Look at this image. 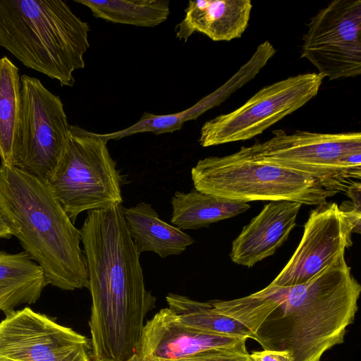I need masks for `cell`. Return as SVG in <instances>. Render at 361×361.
<instances>
[{"label": "cell", "instance_id": "obj_24", "mask_svg": "<svg viewBox=\"0 0 361 361\" xmlns=\"http://www.w3.org/2000/svg\"><path fill=\"white\" fill-rule=\"evenodd\" d=\"M13 236L12 231L8 226L4 214L0 209V238L9 239Z\"/></svg>", "mask_w": 361, "mask_h": 361}, {"label": "cell", "instance_id": "obj_9", "mask_svg": "<svg viewBox=\"0 0 361 361\" xmlns=\"http://www.w3.org/2000/svg\"><path fill=\"white\" fill-rule=\"evenodd\" d=\"M324 76L302 73L264 87L235 110L204 123L203 147L251 139L301 108L318 94Z\"/></svg>", "mask_w": 361, "mask_h": 361}, {"label": "cell", "instance_id": "obj_14", "mask_svg": "<svg viewBox=\"0 0 361 361\" xmlns=\"http://www.w3.org/2000/svg\"><path fill=\"white\" fill-rule=\"evenodd\" d=\"M301 205L286 200L270 202L264 205L233 241L231 260L251 267L274 255L295 226Z\"/></svg>", "mask_w": 361, "mask_h": 361}, {"label": "cell", "instance_id": "obj_25", "mask_svg": "<svg viewBox=\"0 0 361 361\" xmlns=\"http://www.w3.org/2000/svg\"><path fill=\"white\" fill-rule=\"evenodd\" d=\"M126 361H145L141 359L137 353L134 354L131 357H130Z\"/></svg>", "mask_w": 361, "mask_h": 361}, {"label": "cell", "instance_id": "obj_6", "mask_svg": "<svg viewBox=\"0 0 361 361\" xmlns=\"http://www.w3.org/2000/svg\"><path fill=\"white\" fill-rule=\"evenodd\" d=\"M74 224L83 212L121 205V176L102 135L71 125L65 154L49 182Z\"/></svg>", "mask_w": 361, "mask_h": 361}, {"label": "cell", "instance_id": "obj_12", "mask_svg": "<svg viewBox=\"0 0 361 361\" xmlns=\"http://www.w3.org/2000/svg\"><path fill=\"white\" fill-rule=\"evenodd\" d=\"M354 227L335 202L317 205L304 226L302 239L286 265L269 284L290 286L305 283L352 245Z\"/></svg>", "mask_w": 361, "mask_h": 361}, {"label": "cell", "instance_id": "obj_2", "mask_svg": "<svg viewBox=\"0 0 361 361\" xmlns=\"http://www.w3.org/2000/svg\"><path fill=\"white\" fill-rule=\"evenodd\" d=\"M123 210L121 204L87 212L80 230L92 298L93 361H126L137 353L145 319L156 306Z\"/></svg>", "mask_w": 361, "mask_h": 361}, {"label": "cell", "instance_id": "obj_4", "mask_svg": "<svg viewBox=\"0 0 361 361\" xmlns=\"http://www.w3.org/2000/svg\"><path fill=\"white\" fill-rule=\"evenodd\" d=\"M90 26L63 0H0V47L28 68L73 87Z\"/></svg>", "mask_w": 361, "mask_h": 361}, {"label": "cell", "instance_id": "obj_21", "mask_svg": "<svg viewBox=\"0 0 361 361\" xmlns=\"http://www.w3.org/2000/svg\"><path fill=\"white\" fill-rule=\"evenodd\" d=\"M170 308L185 324L203 331L222 336L252 338L251 332L238 322L220 314L210 302H202L186 296L169 293Z\"/></svg>", "mask_w": 361, "mask_h": 361}, {"label": "cell", "instance_id": "obj_26", "mask_svg": "<svg viewBox=\"0 0 361 361\" xmlns=\"http://www.w3.org/2000/svg\"><path fill=\"white\" fill-rule=\"evenodd\" d=\"M0 361H16L13 359L8 358L7 357H4L2 355H0Z\"/></svg>", "mask_w": 361, "mask_h": 361}, {"label": "cell", "instance_id": "obj_1", "mask_svg": "<svg viewBox=\"0 0 361 361\" xmlns=\"http://www.w3.org/2000/svg\"><path fill=\"white\" fill-rule=\"evenodd\" d=\"M360 293L343 250L305 283L269 285L243 298L209 302L245 326L264 350L288 351L292 361H320L326 351L343 343Z\"/></svg>", "mask_w": 361, "mask_h": 361}, {"label": "cell", "instance_id": "obj_23", "mask_svg": "<svg viewBox=\"0 0 361 361\" xmlns=\"http://www.w3.org/2000/svg\"><path fill=\"white\" fill-rule=\"evenodd\" d=\"M252 361H292L290 353L286 350H263L250 354Z\"/></svg>", "mask_w": 361, "mask_h": 361}, {"label": "cell", "instance_id": "obj_19", "mask_svg": "<svg viewBox=\"0 0 361 361\" xmlns=\"http://www.w3.org/2000/svg\"><path fill=\"white\" fill-rule=\"evenodd\" d=\"M20 119V76L6 56L0 58V158L15 166Z\"/></svg>", "mask_w": 361, "mask_h": 361}, {"label": "cell", "instance_id": "obj_15", "mask_svg": "<svg viewBox=\"0 0 361 361\" xmlns=\"http://www.w3.org/2000/svg\"><path fill=\"white\" fill-rule=\"evenodd\" d=\"M252 8L250 0L190 1L185 17L175 27L176 37L186 42L200 32L213 41L239 38L248 25Z\"/></svg>", "mask_w": 361, "mask_h": 361}, {"label": "cell", "instance_id": "obj_18", "mask_svg": "<svg viewBox=\"0 0 361 361\" xmlns=\"http://www.w3.org/2000/svg\"><path fill=\"white\" fill-rule=\"evenodd\" d=\"M171 223L181 230L199 229L242 214L250 208L247 202H236L200 192L177 191L171 198Z\"/></svg>", "mask_w": 361, "mask_h": 361}, {"label": "cell", "instance_id": "obj_7", "mask_svg": "<svg viewBox=\"0 0 361 361\" xmlns=\"http://www.w3.org/2000/svg\"><path fill=\"white\" fill-rule=\"evenodd\" d=\"M250 148L260 157L319 180L327 190L345 191L361 178V133L283 130Z\"/></svg>", "mask_w": 361, "mask_h": 361}, {"label": "cell", "instance_id": "obj_11", "mask_svg": "<svg viewBox=\"0 0 361 361\" xmlns=\"http://www.w3.org/2000/svg\"><path fill=\"white\" fill-rule=\"evenodd\" d=\"M87 338L29 307L0 322V355L16 361H92Z\"/></svg>", "mask_w": 361, "mask_h": 361}, {"label": "cell", "instance_id": "obj_16", "mask_svg": "<svg viewBox=\"0 0 361 361\" xmlns=\"http://www.w3.org/2000/svg\"><path fill=\"white\" fill-rule=\"evenodd\" d=\"M127 230L140 255L153 252L161 258L178 255L195 243L181 229L162 221L151 204L144 202L123 210Z\"/></svg>", "mask_w": 361, "mask_h": 361}, {"label": "cell", "instance_id": "obj_22", "mask_svg": "<svg viewBox=\"0 0 361 361\" xmlns=\"http://www.w3.org/2000/svg\"><path fill=\"white\" fill-rule=\"evenodd\" d=\"M245 341L231 347L209 349L178 361H252Z\"/></svg>", "mask_w": 361, "mask_h": 361}, {"label": "cell", "instance_id": "obj_20", "mask_svg": "<svg viewBox=\"0 0 361 361\" xmlns=\"http://www.w3.org/2000/svg\"><path fill=\"white\" fill-rule=\"evenodd\" d=\"M89 8L92 16L111 23L154 27L170 13L168 0H74Z\"/></svg>", "mask_w": 361, "mask_h": 361}, {"label": "cell", "instance_id": "obj_13", "mask_svg": "<svg viewBox=\"0 0 361 361\" xmlns=\"http://www.w3.org/2000/svg\"><path fill=\"white\" fill-rule=\"evenodd\" d=\"M246 340L190 326L166 307L145 322L137 354L145 361H178L209 349L234 346Z\"/></svg>", "mask_w": 361, "mask_h": 361}, {"label": "cell", "instance_id": "obj_8", "mask_svg": "<svg viewBox=\"0 0 361 361\" xmlns=\"http://www.w3.org/2000/svg\"><path fill=\"white\" fill-rule=\"evenodd\" d=\"M63 104L38 78L20 76V119L15 166L49 182L70 135Z\"/></svg>", "mask_w": 361, "mask_h": 361}, {"label": "cell", "instance_id": "obj_10", "mask_svg": "<svg viewBox=\"0 0 361 361\" xmlns=\"http://www.w3.org/2000/svg\"><path fill=\"white\" fill-rule=\"evenodd\" d=\"M301 58L330 80L361 73V1L335 0L314 16L302 37Z\"/></svg>", "mask_w": 361, "mask_h": 361}, {"label": "cell", "instance_id": "obj_17", "mask_svg": "<svg viewBox=\"0 0 361 361\" xmlns=\"http://www.w3.org/2000/svg\"><path fill=\"white\" fill-rule=\"evenodd\" d=\"M47 286L42 267L24 251H0V312L35 303Z\"/></svg>", "mask_w": 361, "mask_h": 361}, {"label": "cell", "instance_id": "obj_5", "mask_svg": "<svg viewBox=\"0 0 361 361\" xmlns=\"http://www.w3.org/2000/svg\"><path fill=\"white\" fill-rule=\"evenodd\" d=\"M191 177L200 192L247 203L286 200L317 206L338 193L308 174L260 157L250 146L199 160Z\"/></svg>", "mask_w": 361, "mask_h": 361}, {"label": "cell", "instance_id": "obj_3", "mask_svg": "<svg viewBox=\"0 0 361 361\" xmlns=\"http://www.w3.org/2000/svg\"><path fill=\"white\" fill-rule=\"evenodd\" d=\"M0 209L13 236L43 269L47 285L64 290L88 288L80 231L49 182L1 163Z\"/></svg>", "mask_w": 361, "mask_h": 361}]
</instances>
